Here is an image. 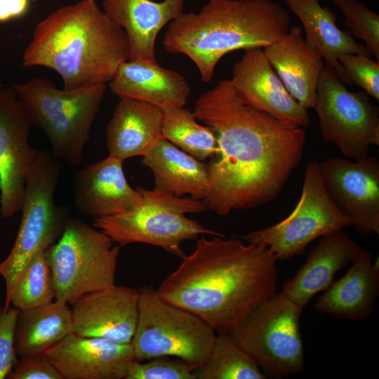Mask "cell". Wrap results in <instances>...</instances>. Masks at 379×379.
Segmentation results:
<instances>
[{"mask_svg":"<svg viewBox=\"0 0 379 379\" xmlns=\"http://www.w3.org/2000/svg\"><path fill=\"white\" fill-rule=\"evenodd\" d=\"M192 112L218 140V152L208 164L207 209L225 215L273 201L302 160L303 127L243 103L231 79L204 93Z\"/></svg>","mask_w":379,"mask_h":379,"instance_id":"obj_1","label":"cell"},{"mask_svg":"<svg viewBox=\"0 0 379 379\" xmlns=\"http://www.w3.org/2000/svg\"><path fill=\"white\" fill-rule=\"evenodd\" d=\"M277 260L265 246L201 236L155 291L215 332L231 335L255 306L277 292Z\"/></svg>","mask_w":379,"mask_h":379,"instance_id":"obj_2","label":"cell"},{"mask_svg":"<svg viewBox=\"0 0 379 379\" xmlns=\"http://www.w3.org/2000/svg\"><path fill=\"white\" fill-rule=\"evenodd\" d=\"M125 32L95 0L60 6L36 23L22 54L25 67H45L62 78L63 88L107 84L129 60Z\"/></svg>","mask_w":379,"mask_h":379,"instance_id":"obj_3","label":"cell"},{"mask_svg":"<svg viewBox=\"0 0 379 379\" xmlns=\"http://www.w3.org/2000/svg\"><path fill=\"white\" fill-rule=\"evenodd\" d=\"M289 25L287 12L272 1L217 0L170 22L163 46L168 53L190 58L208 83L225 55L269 46L286 34Z\"/></svg>","mask_w":379,"mask_h":379,"instance_id":"obj_4","label":"cell"},{"mask_svg":"<svg viewBox=\"0 0 379 379\" xmlns=\"http://www.w3.org/2000/svg\"><path fill=\"white\" fill-rule=\"evenodd\" d=\"M11 87L30 124L49 140L53 157L72 168L79 166L107 84L60 89L51 81L36 77Z\"/></svg>","mask_w":379,"mask_h":379,"instance_id":"obj_5","label":"cell"},{"mask_svg":"<svg viewBox=\"0 0 379 379\" xmlns=\"http://www.w3.org/2000/svg\"><path fill=\"white\" fill-rule=\"evenodd\" d=\"M142 200L125 213L94 218L93 226L109 236L121 247L131 243H145L162 248L181 259L185 255L182 241L201 234L223 237L186 217L187 213L207 209L203 200L178 197L157 188L138 187Z\"/></svg>","mask_w":379,"mask_h":379,"instance_id":"obj_6","label":"cell"},{"mask_svg":"<svg viewBox=\"0 0 379 379\" xmlns=\"http://www.w3.org/2000/svg\"><path fill=\"white\" fill-rule=\"evenodd\" d=\"M113 242L95 227L69 218L59 239L44 251L55 300L71 305L85 294L114 286L121 246Z\"/></svg>","mask_w":379,"mask_h":379,"instance_id":"obj_7","label":"cell"},{"mask_svg":"<svg viewBox=\"0 0 379 379\" xmlns=\"http://www.w3.org/2000/svg\"><path fill=\"white\" fill-rule=\"evenodd\" d=\"M56 160L46 151L36 150L27 178L17 237L11 252L0 262L5 300L25 265L36 253L46 251L59 239L69 219L66 209L54 200L60 175Z\"/></svg>","mask_w":379,"mask_h":379,"instance_id":"obj_8","label":"cell"},{"mask_svg":"<svg viewBox=\"0 0 379 379\" xmlns=\"http://www.w3.org/2000/svg\"><path fill=\"white\" fill-rule=\"evenodd\" d=\"M138 292V321L131 343L134 360L175 357L201 367L215 331L195 314L165 301L152 287L143 286Z\"/></svg>","mask_w":379,"mask_h":379,"instance_id":"obj_9","label":"cell"},{"mask_svg":"<svg viewBox=\"0 0 379 379\" xmlns=\"http://www.w3.org/2000/svg\"><path fill=\"white\" fill-rule=\"evenodd\" d=\"M302 310L284 293L276 292L255 306L231 335L270 375L299 374L305 367L300 328Z\"/></svg>","mask_w":379,"mask_h":379,"instance_id":"obj_10","label":"cell"},{"mask_svg":"<svg viewBox=\"0 0 379 379\" xmlns=\"http://www.w3.org/2000/svg\"><path fill=\"white\" fill-rule=\"evenodd\" d=\"M323 139L344 157L357 160L379 145V109L364 91L351 92L334 68L324 65L314 108Z\"/></svg>","mask_w":379,"mask_h":379,"instance_id":"obj_11","label":"cell"},{"mask_svg":"<svg viewBox=\"0 0 379 379\" xmlns=\"http://www.w3.org/2000/svg\"><path fill=\"white\" fill-rule=\"evenodd\" d=\"M350 220L334 205L324 186L319 161L307 162L300 199L291 214L270 227L243 237L248 243L267 248L277 260L301 254L316 239L350 226Z\"/></svg>","mask_w":379,"mask_h":379,"instance_id":"obj_12","label":"cell"},{"mask_svg":"<svg viewBox=\"0 0 379 379\" xmlns=\"http://www.w3.org/2000/svg\"><path fill=\"white\" fill-rule=\"evenodd\" d=\"M325 190L351 225L364 235L379 234V161L332 157L319 161Z\"/></svg>","mask_w":379,"mask_h":379,"instance_id":"obj_13","label":"cell"},{"mask_svg":"<svg viewBox=\"0 0 379 379\" xmlns=\"http://www.w3.org/2000/svg\"><path fill=\"white\" fill-rule=\"evenodd\" d=\"M30 121L12 87L0 89V212L21 210L36 150L29 144Z\"/></svg>","mask_w":379,"mask_h":379,"instance_id":"obj_14","label":"cell"},{"mask_svg":"<svg viewBox=\"0 0 379 379\" xmlns=\"http://www.w3.org/2000/svg\"><path fill=\"white\" fill-rule=\"evenodd\" d=\"M231 81L243 103L301 127L310 124L307 109L288 92L262 48L244 50L233 65Z\"/></svg>","mask_w":379,"mask_h":379,"instance_id":"obj_15","label":"cell"},{"mask_svg":"<svg viewBox=\"0 0 379 379\" xmlns=\"http://www.w3.org/2000/svg\"><path fill=\"white\" fill-rule=\"evenodd\" d=\"M138 301V291L115 284L85 294L71 304L72 332L131 343L137 325Z\"/></svg>","mask_w":379,"mask_h":379,"instance_id":"obj_16","label":"cell"},{"mask_svg":"<svg viewBox=\"0 0 379 379\" xmlns=\"http://www.w3.org/2000/svg\"><path fill=\"white\" fill-rule=\"evenodd\" d=\"M44 354L63 379H124L134 360L131 343L73 332Z\"/></svg>","mask_w":379,"mask_h":379,"instance_id":"obj_17","label":"cell"},{"mask_svg":"<svg viewBox=\"0 0 379 379\" xmlns=\"http://www.w3.org/2000/svg\"><path fill=\"white\" fill-rule=\"evenodd\" d=\"M123 161L109 154L77 172L73 187L74 202L81 214L93 218L115 215L140 203L142 194L138 187L133 189L127 182Z\"/></svg>","mask_w":379,"mask_h":379,"instance_id":"obj_18","label":"cell"},{"mask_svg":"<svg viewBox=\"0 0 379 379\" xmlns=\"http://www.w3.org/2000/svg\"><path fill=\"white\" fill-rule=\"evenodd\" d=\"M263 52L290 95L303 107L314 108L317 87L324 60L317 48L302 38L300 26L273 44Z\"/></svg>","mask_w":379,"mask_h":379,"instance_id":"obj_19","label":"cell"},{"mask_svg":"<svg viewBox=\"0 0 379 379\" xmlns=\"http://www.w3.org/2000/svg\"><path fill=\"white\" fill-rule=\"evenodd\" d=\"M119 98L149 102L163 110L184 106L191 88L178 72L161 67L156 60H128L107 84Z\"/></svg>","mask_w":379,"mask_h":379,"instance_id":"obj_20","label":"cell"},{"mask_svg":"<svg viewBox=\"0 0 379 379\" xmlns=\"http://www.w3.org/2000/svg\"><path fill=\"white\" fill-rule=\"evenodd\" d=\"M361 250L343 230L322 236L295 275L284 283L281 292L304 309L316 294L332 284L337 272L351 262Z\"/></svg>","mask_w":379,"mask_h":379,"instance_id":"obj_21","label":"cell"},{"mask_svg":"<svg viewBox=\"0 0 379 379\" xmlns=\"http://www.w3.org/2000/svg\"><path fill=\"white\" fill-rule=\"evenodd\" d=\"M185 0H102V11L126 33L129 60H156L157 35L183 13Z\"/></svg>","mask_w":379,"mask_h":379,"instance_id":"obj_22","label":"cell"},{"mask_svg":"<svg viewBox=\"0 0 379 379\" xmlns=\"http://www.w3.org/2000/svg\"><path fill=\"white\" fill-rule=\"evenodd\" d=\"M371 252L361 249L346 274L316 300L315 310L346 320L370 317L379 295L378 260L373 264Z\"/></svg>","mask_w":379,"mask_h":379,"instance_id":"obj_23","label":"cell"},{"mask_svg":"<svg viewBox=\"0 0 379 379\" xmlns=\"http://www.w3.org/2000/svg\"><path fill=\"white\" fill-rule=\"evenodd\" d=\"M164 110L147 102L119 98L106 128L109 154L122 160L145 156L162 137Z\"/></svg>","mask_w":379,"mask_h":379,"instance_id":"obj_24","label":"cell"},{"mask_svg":"<svg viewBox=\"0 0 379 379\" xmlns=\"http://www.w3.org/2000/svg\"><path fill=\"white\" fill-rule=\"evenodd\" d=\"M291 11L300 20L305 32L307 43L321 54L326 64L333 67L345 85H352L349 76L338 61L344 53L373 55L359 44L349 30H342L337 25L335 13L319 0H283Z\"/></svg>","mask_w":379,"mask_h":379,"instance_id":"obj_25","label":"cell"},{"mask_svg":"<svg viewBox=\"0 0 379 379\" xmlns=\"http://www.w3.org/2000/svg\"><path fill=\"white\" fill-rule=\"evenodd\" d=\"M142 164L154 178V187L182 197L204 200L209 192L208 165L161 138L142 157Z\"/></svg>","mask_w":379,"mask_h":379,"instance_id":"obj_26","label":"cell"},{"mask_svg":"<svg viewBox=\"0 0 379 379\" xmlns=\"http://www.w3.org/2000/svg\"><path fill=\"white\" fill-rule=\"evenodd\" d=\"M72 333L71 309L53 300L20 310L15 326V347L19 357L44 354Z\"/></svg>","mask_w":379,"mask_h":379,"instance_id":"obj_27","label":"cell"},{"mask_svg":"<svg viewBox=\"0 0 379 379\" xmlns=\"http://www.w3.org/2000/svg\"><path fill=\"white\" fill-rule=\"evenodd\" d=\"M193 112L184 106L164 110L162 137L199 161L218 152L213 129L197 122Z\"/></svg>","mask_w":379,"mask_h":379,"instance_id":"obj_28","label":"cell"},{"mask_svg":"<svg viewBox=\"0 0 379 379\" xmlns=\"http://www.w3.org/2000/svg\"><path fill=\"white\" fill-rule=\"evenodd\" d=\"M197 379H266L251 356L232 335H216L205 363L196 368Z\"/></svg>","mask_w":379,"mask_h":379,"instance_id":"obj_29","label":"cell"},{"mask_svg":"<svg viewBox=\"0 0 379 379\" xmlns=\"http://www.w3.org/2000/svg\"><path fill=\"white\" fill-rule=\"evenodd\" d=\"M45 251L36 253L22 270L4 307L11 304L19 310L44 305L55 300L51 270Z\"/></svg>","mask_w":379,"mask_h":379,"instance_id":"obj_30","label":"cell"},{"mask_svg":"<svg viewBox=\"0 0 379 379\" xmlns=\"http://www.w3.org/2000/svg\"><path fill=\"white\" fill-rule=\"evenodd\" d=\"M342 12L350 32L379 61V15L357 0H331Z\"/></svg>","mask_w":379,"mask_h":379,"instance_id":"obj_31","label":"cell"},{"mask_svg":"<svg viewBox=\"0 0 379 379\" xmlns=\"http://www.w3.org/2000/svg\"><path fill=\"white\" fill-rule=\"evenodd\" d=\"M147 361L133 360L124 379H197L196 368L180 358L164 356Z\"/></svg>","mask_w":379,"mask_h":379,"instance_id":"obj_32","label":"cell"},{"mask_svg":"<svg viewBox=\"0 0 379 379\" xmlns=\"http://www.w3.org/2000/svg\"><path fill=\"white\" fill-rule=\"evenodd\" d=\"M338 61L352 84L361 87L369 96L379 100V62L363 54L344 53Z\"/></svg>","mask_w":379,"mask_h":379,"instance_id":"obj_33","label":"cell"},{"mask_svg":"<svg viewBox=\"0 0 379 379\" xmlns=\"http://www.w3.org/2000/svg\"><path fill=\"white\" fill-rule=\"evenodd\" d=\"M15 307L0 305V379L7 378L19 357L15 347V332L19 313Z\"/></svg>","mask_w":379,"mask_h":379,"instance_id":"obj_34","label":"cell"},{"mask_svg":"<svg viewBox=\"0 0 379 379\" xmlns=\"http://www.w3.org/2000/svg\"><path fill=\"white\" fill-rule=\"evenodd\" d=\"M7 379H63L44 354L20 357Z\"/></svg>","mask_w":379,"mask_h":379,"instance_id":"obj_35","label":"cell"},{"mask_svg":"<svg viewBox=\"0 0 379 379\" xmlns=\"http://www.w3.org/2000/svg\"><path fill=\"white\" fill-rule=\"evenodd\" d=\"M31 4L32 0H0V23L25 17Z\"/></svg>","mask_w":379,"mask_h":379,"instance_id":"obj_36","label":"cell"},{"mask_svg":"<svg viewBox=\"0 0 379 379\" xmlns=\"http://www.w3.org/2000/svg\"><path fill=\"white\" fill-rule=\"evenodd\" d=\"M217 1V0H208V1Z\"/></svg>","mask_w":379,"mask_h":379,"instance_id":"obj_37","label":"cell"}]
</instances>
